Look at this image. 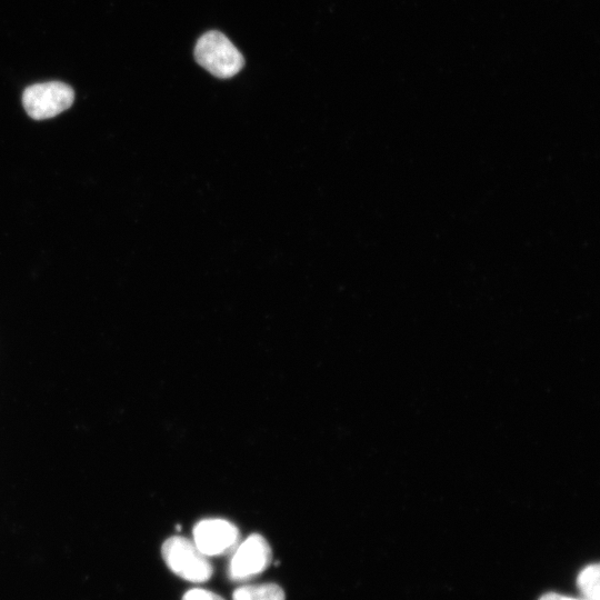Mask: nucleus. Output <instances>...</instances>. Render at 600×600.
<instances>
[{"instance_id": "7ed1b4c3", "label": "nucleus", "mask_w": 600, "mask_h": 600, "mask_svg": "<svg viewBox=\"0 0 600 600\" xmlns=\"http://www.w3.org/2000/svg\"><path fill=\"white\" fill-rule=\"evenodd\" d=\"M73 100L72 88L60 81L36 83L26 88L22 93L24 110L34 120L58 116L69 109Z\"/></svg>"}, {"instance_id": "1a4fd4ad", "label": "nucleus", "mask_w": 600, "mask_h": 600, "mask_svg": "<svg viewBox=\"0 0 600 600\" xmlns=\"http://www.w3.org/2000/svg\"><path fill=\"white\" fill-rule=\"evenodd\" d=\"M539 600H586V599H577V598H571L568 596H563V594H559L554 592H549L541 596Z\"/></svg>"}, {"instance_id": "f257e3e1", "label": "nucleus", "mask_w": 600, "mask_h": 600, "mask_svg": "<svg viewBox=\"0 0 600 600\" xmlns=\"http://www.w3.org/2000/svg\"><path fill=\"white\" fill-rule=\"evenodd\" d=\"M194 58L202 68L221 79L236 76L244 66L240 51L223 33L216 30L198 39Z\"/></svg>"}, {"instance_id": "f03ea898", "label": "nucleus", "mask_w": 600, "mask_h": 600, "mask_svg": "<svg viewBox=\"0 0 600 600\" xmlns=\"http://www.w3.org/2000/svg\"><path fill=\"white\" fill-rule=\"evenodd\" d=\"M161 553L168 568L187 581L206 582L212 576L213 568L208 557L187 538L174 536L167 539Z\"/></svg>"}, {"instance_id": "0eeeda50", "label": "nucleus", "mask_w": 600, "mask_h": 600, "mask_svg": "<svg viewBox=\"0 0 600 600\" xmlns=\"http://www.w3.org/2000/svg\"><path fill=\"white\" fill-rule=\"evenodd\" d=\"M600 567L598 563L584 567L577 577V587L586 600H599Z\"/></svg>"}, {"instance_id": "6e6552de", "label": "nucleus", "mask_w": 600, "mask_h": 600, "mask_svg": "<svg viewBox=\"0 0 600 600\" xmlns=\"http://www.w3.org/2000/svg\"><path fill=\"white\" fill-rule=\"evenodd\" d=\"M182 600H224L221 596L206 590V589H191L183 594Z\"/></svg>"}, {"instance_id": "423d86ee", "label": "nucleus", "mask_w": 600, "mask_h": 600, "mask_svg": "<svg viewBox=\"0 0 600 600\" xmlns=\"http://www.w3.org/2000/svg\"><path fill=\"white\" fill-rule=\"evenodd\" d=\"M232 600H286L284 591L276 583L242 586L234 590Z\"/></svg>"}, {"instance_id": "39448f33", "label": "nucleus", "mask_w": 600, "mask_h": 600, "mask_svg": "<svg viewBox=\"0 0 600 600\" xmlns=\"http://www.w3.org/2000/svg\"><path fill=\"white\" fill-rule=\"evenodd\" d=\"M193 542L207 557L234 550L239 540L238 528L224 519H203L193 528Z\"/></svg>"}, {"instance_id": "20e7f679", "label": "nucleus", "mask_w": 600, "mask_h": 600, "mask_svg": "<svg viewBox=\"0 0 600 600\" xmlns=\"http://www.w3.org/2000/svg\"><path fill=\"white\" fill-rule=\"evenodd\" d=\"M271 548L260 534H250L234 548L229 576L233 580H248L262 573L271 563Z\"/></svg>"}]
</instances>
